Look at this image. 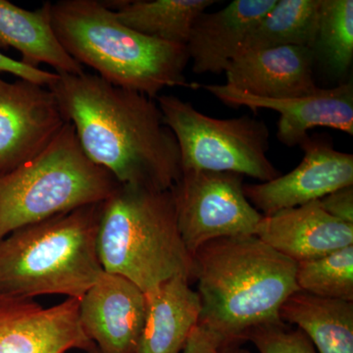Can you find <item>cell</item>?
Wrapping results in <instances>:
<instances>
[{
    "label": "cell",
    "instance_id": "obj_1",
    "mask_svg": "<svg viewBox=\"0 0 353 353\" xmlns=\"http://www.w3.org/2000/svg\"><path fill=\"white\" fill-rule=\"evenodd\" d=\"M48 88L83 152L120 185L168 190L178 182L180 150L154 99L87 73L57 74Z\"/></svg>",
    "mask_w": 353,
    "mask_h": 353
},
{
    "label": "cell",
    "instance_id": "obj_2",
    "mask_svg": "<svg viewBox=\"0 0 353 353\" xmlns=\"http://www.w3.org/2000/svg\"><path fill=\"white\" fill-rule=\"evenodd\" d=\"M194 257L199 322L224 339L245 340L252 330L281 324L280 309L299 290L296 262L255 236L209 241Z\"/></svg>",
    "mask_w": 353,
    "mask_h": 353
},
{
    "label": "cell",
    "instance_id": "obj_3",
    "mask_svg": "<svg viewBox=\"0 0 353 353\" xmlns=\"http://www.w3.org/2000/svg\"><path fill=\"white\" fill-rule=\"evenodd\" d=\"M58 41L79 64L115 87L154 99L165 88L192 87L185 70V44L150 38L123 25L104 2L61 0L50 3Z\"/></svg>",
    "mask_w": 353,
    "mask_h": 353
},
{
    "label": "cell",
    "instance_id": "obj_4",
    "mask_svg": "<svg viewBox=\"0 0 353 353\" xmlns=\"http://www.w3.org/2000/svg\"><path fill=\"white\" fill-rule=\"evenodd\" d=\"M102 203L21 228L2 239L0 299L62 294L80 301L103 271L97 250Z\"/></svg>",
    "mask_w": 353,
    "mask_h": 353
},
{
    "label": "cell",
    "instance_id": "obj_5",
    "mask_svg": "<svg viewBox=\"0 0 353 353\" xmlns=\"http://www.w3.org/2000/svg\"><path fill=\"white\" fill-rule=\"evenodd\" d=\"M97 250L103 271L145 294L173 278L194 280V257L179 231L171 190L120 185L102 203Z\"/></svg>",
    "mask_w": 353,
    "mask_h": 353
},
{
    "label": "cell",
    "instance_id": "obj_6",
    "mask_svg": "<svg viewBox=\"0 0 353 353\" xmlns=\"http://www.w3.org/2000/svg\"><path fill=\"white\" fill-rule=\"evenodd\" d=\"M119 185L85 155L67 122L43 152L0 175V241L21 228L102 203Z\"/></svg>",
    "mask_w": 353,
    "mask_h": 353
},
{
    "label": "cell",
    "instance_id": "obj_7",
    "mask_svg": "<svg viewBox=\"0 0 353 353\" xmlns=\"http://www.w3.org/2000/svg\"><path fill=\"white\" fill-rule=\"evenodd\" d=\"M157 101L178 143L182 172H231L262 183L282 175L267 157L270 132L263 120L210 117L175 95H159Z\"/></svg>",
    "mask_w": 353,
    "mask_h": 353
},
{
    "label": "cell",
    "instance_id": "obj_8",
    "mask_svg": "<svg viewBox=\"0 0 353 353\" xmlns=\"http://www.w3.org/2000/svg\"><path fill=\"white\" fill-rule=\"evenodd\" d=\"M171 192L179 231L192 255L217 239L254 236L263 218L246 199L240 174L183 171Z\"/></svg>",
    "mask_w": 353,
    "mask_h": 353
},
{
    "label": "cell",
    "instance_id": "obj_9",
    "mask_svg": "<svg viewBox=\"0 0 353 353\" xmlns=\"http://www.w3.org/2000/svg\"><path fill=\"white\" fill-rule=\"evenodd\" d=\"M66 123L48 88L0 78V175L43 152Z\"/></svg>",
    "mask_w": 353,
    "mask_h": 353
},
{
    "label": "cell",
    "instance_id": "obj_10",
    "mask_svg": "<svg viewBox=\"0 0 353 353\" xmlns=\"http://www.w3.org/2000/svg\"><path fill=\"white\" fill-rule=\"evenodd\" d=\"M304 157L287 175L269 182L243 185L246 199L263 216L297 208L353 185V155L334 150L325 139L309 136L301 143Z\"/></svg>",
    "mask_w": 353,
    "mask_h": 353
},
{
    "label": "cell",
    "instance_id": "obj_11",
    "mask_svg": "<svg viewBox=\"0 0 353 353\" xmlns=\"http://www.w3.org/2000/svg\"><path fill=\"white\" fill-rule=\"evenodd\" d=\"M232 108L271 109L280 114L277 139L285 146L301 145L309 130L328 127L353 136V83H339L296 99H269L245 94L227 85H196Z\"/></svg>",
    "mask_w": 353,
    "mask_h": 353
},
{
    "label": "cell",
    "instance_id": "obj_12",
    "mask_svg": "<svg viewBox=\"0 0 353 353\" xmlns=\"http://www.w3.org/2000/svg\"><path fill=\"white\" fill-rule=\"evenodd\" d=\"M145 313V292L105 271L79 301L81 326L99 353H136Z\"/></svg>",
    "mask_w": 353,
    "mask_h": 353
},
{
    "label": "cell",
    "instance_id": "obj_13",
    "mask_svg": "<svg viewBox=\"0 0 353 353\" xmlns=\"http://www.w3.org/2000/svg\"><path fill=\"white\" fill-rule=\"evenodd\" d=\"M94 347L81 326L78 299L46 308L0 299V353H66Z\"/></svg>",
    "mask_w": 353,
    "mask_h": 353
},
{
    "label": "cell",
    "instance_id": "obj_14",
    "mask_svg": "<svg viewBox=\"0 0 353 353\" xmlns=\"http://www.w3.org/2000/svg\"><path fill=\"white\" fill-rule=\"evenodd\" d=\"M312 50L281 46L239 53L226 72L225 85L269 99H296L320 90L314 80Z\"/></svg>",
    "mask_w": 353,
    "mask_h": 353
},
{
    "label": "cell",
    "instance_id": "obj_15",
    "mask_svg": "<svg viewBox=\"0 0 353 353\" xmlns=\"http://www.w3.org/2000/svg\"><path fill=\"white\" fill-rule=\"evenodd\" d=\"M254 236L299 263L353 245V225L332 217L315 201L263 216Z\"/></svg>",
    "mask_w": 353,
    "mask_h": 353
},
{
    "label": "cell",
    "instance_id": "obj_16",
    "mask_svg": "<svg viewBox=\"0 0 353 353\" xmlns=\"http://www.w3.org/2000/svg\"><path fill=\"white\" fill-rule=\"evenodd\" d=\"M277 0H234L217 12H203L190 31L187 46L196 74L225 73L253 28Z\"/></svg>",
    "mask_w": 353,
    "mask_h": 353
},
{
    "label": "cell",
    "instance_id": "obj_17",
    "mask_svg": "<svg viewBox=\"0 0 353 353\" xmlns=\"http://www.w3.org/2000/svg\"><path fill=\"white\" fill-rule=\"evenodd\" d=\"M145 325L136 353H181L201 317L199 294L187 279L167 281L146 292Z\"/></svg>",
    "mask_w": 353,
    "mask_h": 353
},
{
    "label": "cell",
    "instance_id": "obj_18",
    "mask_svg": "<svg viewBox=\"0 0 353 353\" xmlns=\"http://www.w3.org/2000/svg\"><path fill=\"white\" fill-rule=\"evenodd\" d=\"M7 46L19 51L20 61L32 68L46 64L57 70V74L85 73L82 65L58 41L51 23L50 2L30 11L0 0V48Z\"/></svg>",
    "mask_w": 353,
    "mask_h": 353
},
{
    "label": "cell",
    "instance_id": "obj_19",
    "mask_svg": "<svg viewBox=\"0 0 353 353\" xmlns=\"http://www.w3.org/2000/svg\"><path fill=\"white\" fill-rule=\"evenodd\" d=\"M280 319L296 325L319 353H353V301L299 290L283 303Z\"/></svg>",
    "mask_w": 353,
    "mask_h": 353
},
{
    "label": "cell",
    "instance_id": "obj_20",
    "mask_svg": "<svg viewBox=\"0 0 353 353\" xmlns=\"http://www.w3.org/2000/svg\"><path fill=\"white\" fill-rule=\"evenodd\" d=\"M215 0H136L112 2L123 25L150 38L187 44L192 26Z\"/></svg>",
    "mask_w": 353,
    "mask_h": 353
},
{
    "label": "cell",
    "instance_id": "obj_21",
    "mask_svg": "<svg viewBox=\"0 0 353 353\" xmlns=\"http://www.w3.org/2000/svg\"><path fill=\"white\" fill-rule=\"evenodd\" d=\"M320 6L321 0H277L246 37L241 52L281 46L311 50L319 24Z\"/></svg>",
    "mask_w": 353,
    "mask_h": 353
},
{
    "label": "cell",
    "instance_id": "obj_22",
    "mask_svg": "<svg viewBox=\"0 0 353 353\" xmlns=\"http://www.w3.org/2000/svg\"><path fill=\"white\" fill-rule=\"evenodd\" d=\"M314 65L343 80L353 61L352 0H321L319 24L312 48Z\"/></svg>",
    "mask_w": 353,
    "mask_h": 353
},
{
    "label": "cell",
    "instance_id": "obj_23",
    "mask_svg": "<svg viewBox=\"0 0 353 353\" xmlns=\"http://www.w3.org/2000/svg\"><path fill=\"white\" fill-rule=\"evenodd\" d=\"M296 284L314 296L353 301V245L296 263Z\"/></svg>",
    "mask_w": 353,
    "mask_h": 353
},
{
    "label": "cell",
    "instance_id": "obj_24",
    "mask_svg": "<svg viewBox=\"0 0 353 353\" xmlns=\"http://www.w3.org/2000/svg\"><path fill=\"white\" fill-rule=\"evenodd\" d=\"M245 340L252 341L259 353H317L303 331L287 329L284 322L257 327Z\"/></svg>",
    "mask_w": 353,
    "mask_h": 353
},
{
    "label": "cell",
    "instance_id": "obj_25",
    "mask_svg": "<svg viewBox=\"0 0 353 353\" xmlns=\"http://www.w3.org/2000/svg\"><path fill=\"white\" fill-rule=\"evenodd\" d=\"M0 73H9L22 80L29 81L41 87L48 88L57 78V73L44 71L39 68H32L18 60L6 57L0 52Z\"/></svg>",
    "mask_w": 353,
    "mask_h": 353
},
{
    "label": "cell",
    "instance_id": "obj_26",
    "mask_svg": "<svg viewBox=\"0 0 353 353\" xmlns=\"http://www.w3.org/2000/svg\"><path fill=\"white\" fill-rule=\"evenodd\" d=\"M319 202L332 217L353 225V185L334 190L319 199Z\"/></svg>",
    "mask_w": 353,
    "mask_h": 353
},
{
    "label": "cell",
    "instance_id": "obj_27",
    "mask_svg": "<svg viewBox=\"0 0 353 353\" xmlns=\"http://www.w3.org/2000/svg\"><path fill=\"white\" fill-rule=\"evenodd\" d=\"M224 345L222 336L199 323L181 353H217Z\"/></svg>",
    "mask_w": 353,
    "mask_h": 353
},
{
    "label": "cell",
    "instance_id": "obj_28",
    "mask_svg": "<svg viewBox=\"0 0 353 353\" xmlns=\"http://www.w3.org/2000/svg\"><path fill=\"white\" fill-rule=\"evenodd\" d=\"M217 353H252L245 348L241 347L239 343H226L221 347Z\"/></svg>",
    "mask_w": 353,
    "mask_h": 353
},
{
    "label": "cell",
    "instance_id": "obj_29",
    "mask_svg": "<svg viewBox=\"0 0 353 353\" xmlns=\"http://www.w3.org/2000/svg\"><path fill=\"white\" fill-rule=\"evenodd\" d=\"M90 353H99V350H97V348H95V347L94 348H92V350H90V352H88Z\"/></svg>",
    "mask_w": 353,
    "mask_h": 353
}]
</instances>
